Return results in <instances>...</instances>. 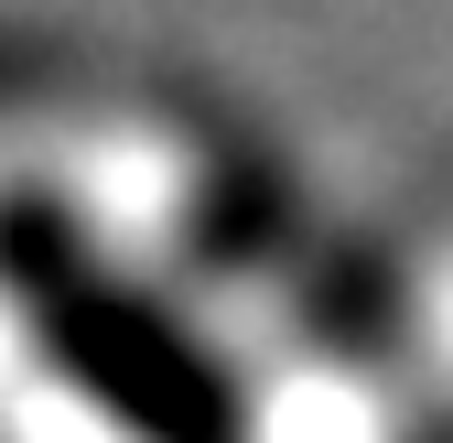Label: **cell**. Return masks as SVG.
I'll return each instance as SVG.
<instances>
[{
  "instance_id": "obj_1",
  "label": "cell",
  "mask_w": 453,
  "mask_h": 443,
  "mask_svg": "<svg viewBox=\"0 0 453 443\" xmlns=\"http://www.w3.org/2000/svg\"><path fill=\"white\" fill-rule=\"evenodd\" d=\"M43 324H54V346H76L97 368L87 390L119 422H141L151 443H226V400L205 390V368L130 303H108L97 282H43Z\"/></svg>"
}]
</instances>
